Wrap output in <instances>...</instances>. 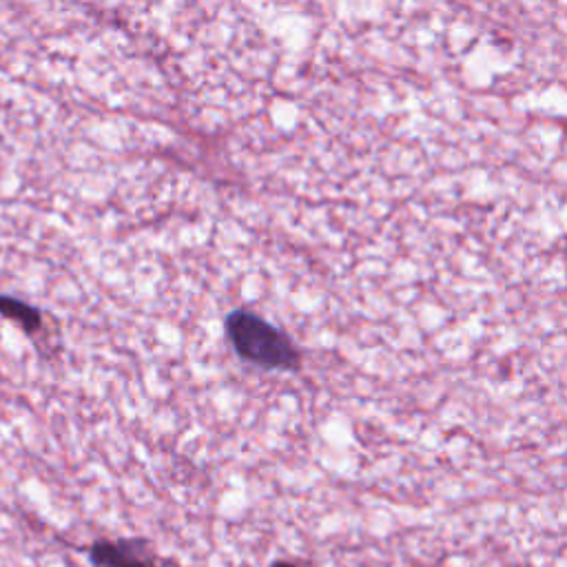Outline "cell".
<instances>
[{"instance_id":"6da1fadb","label":"cell","mask_w":567,"mask_h":567,"mask_svg":"<svg viewBox=\"0 0 567 567\" xmlns=\"http://www.w3.org/2000/svg\"><path fill=\"white\" fill-rule=\"evenodd\" d=\"M226 333L246 362L277 370H291L300 364V353L291 339L251 311H235L229 315Z\"/></svg>"},{"instance_id":"7a4b0ae2","label":"cell","mask_w":567,"mask_h":567,"mask_svg":"<svg viewBox=\"0 0 567 567\" xmlns=\"http://www.w3.org/2000/svg\"><path fill=\"white\" fill-rule=\"evenodd\" d=\"M140 543H96L91 559L100 567H153L144 556L138 554Z\"/></svg>"},{"instance_id":"3957f363","label":"cell","mask_w":567,"mask_h":567,"mask_svg":"<svg viewBox=\"0 0 567 567\" xmlns=\"http://www.w3.org/2000/svg\"><path fill=\"white\" fill-rule=\"evenodd\" d=\"M273 567H293V565L291 563H275Z\"/></svg>"}]
</instances>
